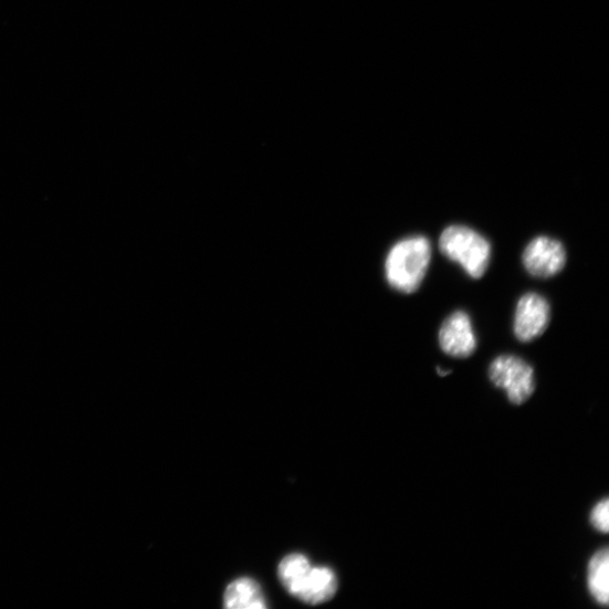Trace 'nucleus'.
<instances>
[{"label":"nucleus","mask_w":609,"mask_h":609,"mask_svg":"<svg viewBox=\"0 0 609 609\" xmlns=\"http://www.w3.org/2000/svg\"><path fill=\"white\" fill-rule=\"evenodd\" d=\"M430 241L412 235L399 241L385 261L386 281L397 292L414 294L422 285L431 261Z\"/></svg>","instance_id":"1"},{"label":"nucleus","mask_w":609,"mask_h":609,"mask_svg":"<svg viewBox=\"0 0 609 609\" xmlns=\"http://www.w3.org/2000/svg\"><path fill=\"white\" fill-rule=\"evenodd\" d=\"M439 250L442 255L460 264L473 280H480L485 274L492 253L491 243L464 225H452L442 232Z\"/></svg>","instance_id":"2"},{"label":"nucleus","mask_w":609,"mask_h":609,"mask_svg":"<svg viewBox=\"0 0 609 609\" xmlns=\"http://www.w3.org/2000/svg\"><path fill=\"white\" fill-rule=\"evenodd\" d=\"M489 378L515 406L526 403L536 389L534 368L521 357L513 355L496 357L489 367Z\"/></svg>","instance_id":"3"},{"label":"nucleus","mask_w":609,"mask_h":609,"mask_svg":"<svg viewBox=\"0 0 609 609\" xmlns=\"http://www.w3.org/2000/svg\"><path fill=\"white\" fill-rule=\"evenodd\" d=\"M523 264L535 279H552L559 274L567 264L566 248L556 239L535 238L523 253Z\"/></svg>","instance_id":"4"},{"label":"nucleus","mask_w":609,"mask_h":609,"mask_svg":"<svg viewBox=\"0 0 609 609\" xmlns=\"http://www.w3.org/2000/svg\"><path fill=\"white\" fill-rule=\"evenodd\" d=\"M550 319V307L545 297L536 293L525 294L517 303L514 334L518 342L527 344L539 338Z\"/></svg>","instance_id":"5"},{"label":"nucleus","mask_w":609,"mask_h":609,"mask_svg":"<svg viewBox=\"0 0 609 609\" xmlns=\"http://www.w3.org/2000/svg\"><path fill=\"white\" fill-rule=\"evenodd\" d=\"M438 342L440 349L454 358H469L477 347V339L470 315L456 311L442 323Z\"/></svg>","instance_id":"6"},{"label":"nucleus","mask_w":609,"mask_h":609,"mask_svg":"<svg viewBox=\"0 0 609 609\" xmlns=\"http://www.w3.org/2000/svg\"><path fill=\"white\" fill-rule=\"evenodd\" d=\"M338 591V578L327 567H312L296 598L309 603L319 605L330 600Z\"/></svg>","instance_id":"7"},{"label":"nucleus","mask_w":609,"mask_h":609,"mask_svg":"<svg viewBox=\"0 0 609 609\" xmlns=\"http://www.w3.org/2000/svg\"><path fill=\"white\" fill-rule=\"evenodd\" d=\"M587 589L595 602L607 607L609 602V552L607 547L594 553L587 567Z\"/></svg>","instance_id":"8"},{"label":"nucleus","mask_w":609,"mask_h":609,"mask_svg":"<svg viewBox=\"0 0 609 609\" xmlns=\"http://www.w3.org/2000/svg\"><path fill=\"white\" fill-rule=\"evenodd\" d=\"M224 603L230 609H264L266 602L260 585L251 578H240L225 590Z\"/></svg>","instance_id":"9"},{"label":"nucleus","mask_w":609,"mask_h":609,"mask_svg":"<svg viewBox=\"0 0 609 609\" xmlns=\"http://www.w3.org/2000/svg\"><path fill=\"white\" fill-rule=\"evenodd\" d=\"M311 569L309 560L305 556L294 553L283 559L279 568V576L287 591L296 597Z\"/></svg>","instance_id":"10"},{"label":"nucleus","mask_w":609,"mask_h":609,"mask_svg":"<svg viewBox=\"0 0 609 609\" xmlns=\"http://www.w3.org/2000/svg\"><path fill=\"white\" fill-rule=\"evenodd\" d=\"M592 528L601 534H607L609 531V501L607 497L599 501L591 510L589 516Z\"/></svg>","instance_id":"11"},{"label":"nucleus","mask_w":609,"mask_h":609,"mask_svg":"<svg viewBox=\"0 0 609 609\" xmlns=\"http://www.w3.org/2000/svg\"><path fill=\"white\" fill-rule=\"evenodd\" d=\"M437 372L439 376L444 377L449 376L452 371H442L440 368H437Z\"/></svg>","instance_id":"12"}]
</instances>
